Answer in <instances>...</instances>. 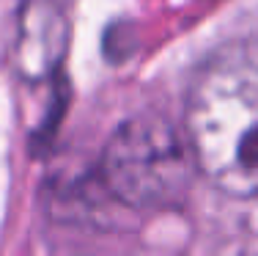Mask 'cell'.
Wrapping results in <instances>:
<instances>
[{"label":"cell","mask_w":258,"mask_h":256,"mask_svg":"<svg viewBox=\"0 0 258 256\" xmlns=\"http://www.w3.org/2000/svg\"><path fill=\"white\" fill-rule=\"evenodd\" d=\"M69 47V20L58 0H25L17 14L14 66L25 83H44L60 69Z\"/></svg>","instance_id":"cell-3"},{"label":"cell","mask_w":258,"mask_h":256,"mask_svg":"<svg viewBox=\"0 0 258 256\" xmlns=\"http://www.w3.org/2000/svg\"><path fill=\"white\" fill-rule=\"evenodd\" d=\"M195 168L187 135L154 113L126 119L110 135L102 157V174L113 198L140 212L181 204Z\"/></svg>","instance_id":"cell-2"},{"label":"cell","mask_w":258,"mask_h":256,"mask_svg":"<svg viewBox=\"0 0 258 256\" xmlns=\"http://www.w3.org/2000/svg\"><path fill=\"white\" fill-rule=\"evenodd\" d=\"M187 141L198 171L220 193L258 198V66L217 58L201 69L187 99Z\"/></svg>","instance_id":"cell-1"}]
</instances>
